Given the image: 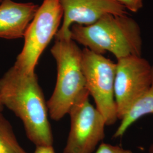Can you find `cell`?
<instances>
[{"mask_svg": "<svg viewBox=\"0 0 153 153\" xmlns=\"http://www.w3.org/2000/svg\"><path fill=\"white\" fill-rule=\"evenodd\" d=\"M0 153H27L19 145L10 123L0 112Z\"/></svg>", "mask_w": 153, "mask_h": 153, "instance_id": "cell-11", "label": "cell"}, {"mask_svg": "<svg viewBox=\"0 0 153 153\" xmlns=\"http://www.w3.org/2000/svg\"></svg>", "mask_w": 153, "mask_h": 153, "instance_id": "cell-18", "label": "cell"}, {"mask_svg": "<svg viewBox=\"0 0 153 153\" xmlns=\"http://www.w3.org/2000/svg\"><path fill=\"white\" fill-rule=\"evenodd\" d=\"M63 21L55 38H71L74 24L88 26L106 14H128L126 8L114 0H60Z\"/></svg>", "mask_w": 153, "mask_h": 153, "instance_id": "cell-8", "label": "cell"}, {"mask_svg": "<svg viewBox=\"0 0 153 153\" xmlns=\"http://www.w3.org/2000/svg\"><path fill=\"white\" fill-rule=\"evenodd\" d=\"M153 81V66L142 56H129L117 60L114 93L118 120L148 91Z\"/></svg>", "mask_w": 153, "mask_h": 153, "instance_id": "cell-6", "label": "cell"}, {"mask_svg": "<svg viewBox=\"0 0 153 153\" xmlns=\"http://www.w3.org/2000/svg\"><path fill=\"white\" fill-rule=\"evenodd\" d=\"M62 18L60 0H44L25 32L22 51L13 66L25 73L35 72L40 56L56 36Z\"/></svg>", "mask_w": 153, "mask_h": 153, "instance_id": "cell-4", "label": "cell"}, {"mask_svg": "<svg viewBox=\"0 0 153 153\" xmlns=\"http://www.w3.org/2000/svg\"><path fill=\"white\" fill-rule=\"evenodd\" d=\"M39 7L33 2L21 3L4 0L0 4V38H23Z\"/></svg>", "mask_w": 153, "mask_h": 153, "instance_id": "cell-9", "label": "cell"}, {"mask_svg": "<svg viewBox=\"0 0 153 153\" xmlns=\"http://www.w3.org/2000/svg\"><path fill=\"white\" fill-rule=\"evenodd\" d=\"M3 1H4V0H0V4H1Z\"/></svg>", "mask_w": 153, "mask_h": 153, "instance_id": "cell-17", "label": "cell"}, {"mask_svg": "<svg viewBox=\"0 0 153 153\" xmlns=\"http://www.w3.org/2000/svg\"><path fill=\"white\" fill-rule=\"evenodd\" d=\"M133 13L140 11L143 6V0H114Z\"/></svg>", "mask_w": 153, "mask_h": 153, "instance_id": "cell-13", "label": "cell"}, {"mask_svg": "<svg viewBox=\"0 0 153 153\" xmlns=\"http://www.w3.org/2000/svg\"><path fill=\"white\" fill-rule=\"evenodd\" d=\"M82 69L89 95L102 115L107 126L118 120L115 100L116 62L85 48L82 51Z\"/></svg>", "mask_w": 153, "mask_h": 153, "instance_id": "cell-5", "label": "cell"}, {"mask_svg": "<svg viewBox=\"0 0 153 153\" xmlns=\"http://www.w3.org/2000/svg\"><path fill=\"white\" fill-rule=\"evenodd\" d=\"M33 153H55L53 146H36V149Z\"/></svg>", "mask_w": 153, "mask_h": 153, "instance_id": "cell-14", "label": "cell"}, {"mask_svg": "<svg viewBox=\"0 0 153 153\" xmlns=\"http://www.w3.org/2000/svg\"><path fill=\"white\" fill-rule=\"evenodd\" d=\"M95 153H133L131 150L125 149L117 145L109 143H101Z\"/></svg>", "mask_w": 153, "mask_h": 153, "instance_id": "cell-12", "label": "cell"}, {"mask_svg": "<svg viewBox=\"0 0 153 153\" xmlns=\"http://www.w3.org/2000/svg\"><path fill=\"white\" fill-rule=\"evenodd\" d=\"M4 108V106L3 105V103H2V100H1V97H0V112H2L3 111Z\"/></svg>", "mask_w": 153, "mask_h": 153, "instance_id": "cell-16", "label": "cell"}, {"mask_svg": "<svg viewBox=\"0 0 153 153\" xmlns=\"http://www.w3.org/2000/svg\"><path fill=\"white\" fill-rule=\"evenodd\" d=\"M0 97L22 120L31 142L36 146H53L47 103L35 71L25 73L13 66L0 78Z\"/></svg>", "mask_w": 153, "mask_h": 153, "instance_id": "cell-1", "label": "cell"}, {"mask_svg": "<svg viewBox=\"0 0 153 153\" xmlns=\"http://www.w3.org/2000/svg\"><path fill=\"white\" fill-rule=\"evenodd\" d=\"M68 114L71 129L64 153H93L105 137L106 121L89 101V97L74 104Z\"/></svg>", "mask_w": 153, "mask_h": 153, "instance_id": "cell-7", "label": "cell"}, {"mask_svg": "<svg viewBox=\"0 0 153 153\" xmlns=\"http://www.w3.org/2000/svg\"><path fill=\"white\" fill-rule=\"evenodd\" d=\"M71 39L95 53L109 52L117 60L129 56H141V30L128 14H106L90 25H73Z\"/></svg>", "mask_w": 153, "mask_h": 153, "instance_id": "cell-2", "label": "cell"}, {"mask_svg": "<svg viewBox=\"0 0 153 153\" xmlns=\"http://www.w3.org/2000/svg\"><path fill=\"white\" fill-rule=\"evenodd\" d=\"M148 153H153V143H152L149 148Z\"/></svg>", "mask_w": 153, "mask_h": 153, "instance_id": "cell-15", "label": "cell"}, {"mask_svg": "<svg viewBox=\"0 0 153 153\" xmlns=\"http://www.w3.org/2000/svg\"><path fill=\"white\" fill-rule=\"evenodd\" d=\"M153 115V81L150 88L134 104L125 116L115 131L114 138L121 137L131 126L142 117Z\"/></svg>", "mask_w": 153, "mask_h": 153, "instance_id": "cell-10", "label": "cell"}, {"mask_svg": "<svg viewBox=\"0 0 153 153\" xmlns=\"http://www.w3.org/2000/svg\"><path fill=\"white\" fill-rule=\"evenodd\" d=\"M55 39L51 52L57 65V79L47 103L51 118L59 121L74 104L90 95L82 71V50L71 38Z\"/></svg>", "mask_w": 153, "mask_h": 153, "instance_id": "cell-3", "label": "cell"}]
</instances>
